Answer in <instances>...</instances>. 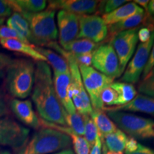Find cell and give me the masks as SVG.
<instances>
[{"mask_svg": "<svg viewBox=\"0 0 154 154\" xmlns=\"http://www.w3.org/2000/svg\"><path fill=\"white\" fill-rule=\"evenodd\" d=\"M53 82L58 99L66 112L69 114L76 112L69 94L71 84L70 72L63 74L54 72Z\"/></svg>", "mask_w": 154, "mask_h": 154, "instance_id": "obj_16", "label": "cell"}, {"mask_svg": "<svg viewBox=\"0 0 154 154\" xmlns=\"http://www.w3.org/2000/svg\"><path fill=\"white\" fill-rule=\"evenodd\" d=\"M7 26L26 38L29 43H32L33 38L31 33L29 24L26 19L18 12H13V14L7 19Z\"/></svg>", "mask_w": 154, "mask_h": 154, "instance_id": "obj_25", "label": "cell"}, {"mask_svg": "<svg viewBox=\"0 0 154 154\" xmlns=\"http://www.w3.org/2000/svg\"><path fill=\"white\" fill-rule=\"evenodd\" d=\"M111 87L118 94V99L113 106H124L130 103L137 95V91L133 84L125 82H113Z\"/></svg>", "mask_w": 154, "mask_h": 154, "instance_id": "obj_24", "label": "cell"}, {"mask_svg": "<svg viewBox=\"0 0 154 154\" xmlns=\"http://www.w3.org/2000/svg\"><path fill=\"white\" fill-rule=\"evenodd\" d=\"M36 67L32 61L13 59L5 74L6 88L15 99H24L32 93Z\"/></svg>", "mask_w": 154, "mask_h": 154, "instance_id": "obj_2", "label": "cell"}, {"mask_svg": "<svg viewBox=\"0 0 154 154\" xmlns=\"http://www.w3.org/2000/svg\"><path fill=\"white\" fill-rule=\"evenodd\" d=\"M32 101L42 120L61 126H67L64 110L58 99L54 86L51 70L47 63H36Z\"/></svg>", "mask_w": 154, "mask_h": 154, "instance_id": "obj_1", "label": "cell"}, {"mask_svg": "<svg viewBox=\"0 0 154 154\" xmlns=\"http://www.w3.org/2000/svg\"><path fill=\"white\" fill-rule=\"evenodd\" d=\"M72 139L66 134L44 127L32 137L16 154H52L69 149Z\"/></svg>", "mask_w": 154, "mask_h": 154, "instance_id": "obj_3", "label": "cell"}, {"mask_svg": "<svg viewBox=\"0 0 154 154\" xmlns=\"http://www.w3.org/2000/svg\"><path fill=\"white\" fill-rule=\"evenodd\" d=\"M94 52V51H93ZM93 52L82 54H74L78 65L84 66H90L92 63V56Z\"/></svg>", "mask_w": 154, "mask_h": 154, "instance_id": "obj_36", "label": "cell"}, {"mask_svg": "<svg viewBox=\"0 0 154 154\" xmlns=\"http://www.w3.org/2000/svg\"><path fill=\"white\" fill-rule=\"evenodd\" d=\"M138 91L143 95L154 98V76L143 79L138 86Z\"/></svg>", "mask_w": 154, "mask_h": 154, "instance_id": "obj_32", "label": "cell"}, {"mask_svg": "<svg viewBox=\"0 0 154 154\" xmlns=\"http://www.w3.org/2000/svg\"><path fill=\"white\" fill-rule=\"evenodd\" d=\"M102 154H108V149L104 143L102 145Z\"/></svg>", "mask_w": 154, "mask_h": 154, "instance_id": "obj_48", "label": "cell"}, {"mask_svg": "<svg viewBox=\"0 0 154 154\" xmlns=\"http://www.w3.org/2000/svg\"><path fill=\"white\" fill-rule=\"evenodd\" d=\"M138 145L139 143H138L137 140H136V138L133 137L128 138V140L126 142V148H125V152L127 153H131V152L136 151L138 149Z\"/></svg>", "mask_w": 154, "mask_h": 154, "instance_id": "obj_40", "label": "cell"}, {"mask_svg": "<svg viewBox=\"0 0 154 154\" xmlns=\"http://www.w3.org/2000/svg\"><path fill=\"white\" fill-rule=\"evenodd\" d=\"M91 64L94 69L113 80L122 74L119 59L110 44H103L94 50Z\"/></svg>", "mask_w": 154, "mask_h": 154, "instance_id": "obj_10", "label": "cell"}, {"mask_svg": "<svg viewBox=\"0 0 154 154\" xmlns=\"http://www.w3.org/2000/svg\"><path fill=\"white\" fill-rule=\"evenodd\" d=\"M0 154H11V153L9 150L0 147Z\"/></svg>", "mask_w": 154, "mask_h": 154, "instance_id": "obj_46", "label": "cell"}, {"mask_svg": "<svg viewBox=\"0 0 154 154\" xmlns=\"http://www.w3.org/2000/svg\"><path fill=\"white\" fill-rule=\"evenodd\" d=\"M9 108L15 116L27 126L38 129L42 126L30 100L13 99L9 101Z\"/></svg>", "mask_w": 154, "mask_h": 154, "instance_id": "obj_15", "label": "cell"}, {"mask_svg": "<svg viewBox=\"0 0 154 154\" xmlns=\"http://www.w3.org/2000/svg\"><path fill=\"white\" fill-rule=\"evenodd\" d=\"M9 106L5 92L0 88V117L7 116L10 113Z\"/></svg>", "mask_w": 154, "mask_h": 154, "instance_id": "obj_37", "label": "cell"}, {"mask_svg": "<svg viewBox=\"0 0 154 154\" xmlns=\"http://www.w3.org/2000/svg\"><path fill=\"white\" fill-rule=\"evenodd\" d=\"M153 66H154V42H153V47H152L151 54H150L149 61H148L147 64H146V66H145V68H144V70L143 72V79L149 74V72H151V70L153 69Z\"/></svg>", "mask_w": 154, "mask_h": 154, "instance_id": "obj_39", "label": "cell"}, {"mask_svg": "<svg viewBox=\"0 0 154 154\" xmlns=\"http://www.w3.org/2000/svg\"><path fill=\"white\" fill-rule=\"evenodd\" d=\"M79 32L77 38H87L98 44L108 36V26L97 15H79Z\"/></svg>", "mask_w": 154, "mask_h": 154, "instance_id": "obj_12", "label": "cell"}, {"mask_svg": "<svg viewBox=\"0 0 154 154\" xmlns=\"http://www.w3.org/2000/svg\"><path fill=\"white\" fill-rule=\"evenodd\" d=\"M61 47L65 51L73 54H82L93 52L94 50L97 49L98 46L97 44L87 38H79L65 44Z\"/></svg>", "mask_w": 154, "mask_h": 154, "instance_id": "obj_27", "label": "cell"}, {"mask_svg": "<svg viewBox=\"0 0 154 154\" xmlns=\"http://www.w3.org/2000/svg\"><path fill=\"white\" fill-rule=\"evenodd\" d=\"M125 154H154V151L153 150L149 149V148L144 146L139 143L138 149L136 151L131 152V153H127L125 152Z\"/></svg>", "mask_w": 154, "mask_h": 154, "instance_id": "obj_42", "label": "cell"}, {"mask_svg": "<svg viewBox=\"0 0 154 154\" xmlns=\"http://www.w3.org/2000/svg\"><path fill=\"white\" fill-rule=\"evenodd\" d=\"M103 139L109 151L123 152L126 148L128 136L124 131L117 128L116 131L104 136Z\"/></svg>", "mask_w": 154, "mask_h": 154, "instance_id": "obj_26", "label": "cell"}, {"mask_svg": "<svg viewBox=\"0 0 154 154\" xmlns=\"http://www.w3.org/2000/svg\"><path fill=\"white\" fill-rule=\"evenodd\" d=\"M84 121V138L92 148L95 143L96 138L99 136V131L95 124L89 116H83Z\"/></svg>", "mask_w": 154, "mask_h": 154, "instance_id": "obj_29", "label": "cell"}, {"mask_svg": "<svg viewBox=\"0 0 154 154\" xmlns=\"http://www.w3.org/2000/svg\"><path fill=\"white\" fill-rule=\"evenodd\" d=\"M153 42L154 31L151 32L149 41L146 43H140L138 46L134 57L127 64L124 75L121 77L123 82L132 84L138 82L149 61Z\"/></svg>", "mask_w": 154, "mask_h": 154, "instance_id": "obj_11", "label": "cell"}, {"mask_svg": "<svg viewBox=\"0 0 154 154\" xmlns=\"http://www.w3.org/2000/svg\"><path fill=\"white\" fill-rule=\"evenodd\" d=\"M47 47L54 49L66 59L71 75V84L69 87L71 99L77 112L82 116H89L93 111V107L89 96L83 84L79 68L74 55L65 51L56 42L49 44Z\"/></svg>", "mask_w": 154, "mask_h": 154, "instance_id": "obj_4", "label": "cell"}, {"mask_svg": "<svg viewBox=\"0 0 154 154\" xmlns=\"http://www.w3.org/2000/svg\"><path fill=\"white\" fill-rule=\"evenodd\" d=\"M30 130L9 116L0 118V146L19 150L27 143Z\"/></svg>", "mask_w": 154, "mask_h": 154, "instance_id": "obj_8", "label": "cell"}, {"mask_svg": "<svg viewBox=\"0 0 154 154\" xmlns=\"http://www.w3.org/2000/svg\"><path fill=\"white\" fill-rule=\"evenodd\" d=\"M83 84L90 98L93 109L103 110L104 105L101 99L103 90L110 86L113 80L101 74L93 67L78 65Z\"/></svg>", "mask_w": 154, "mask_h": 154, "instance_id": "obj_7", "label": "cell"}, {"mask_svg": "<svg viewBox=\"0 0 154 154\" xmlns=\"http://www.w3.org/2000/svg\"><path fill=\"white\" fill-rule=\"evenodd\" d=\"M153 76H154V66L153 67V69H152L151 70V72H149V74H148L147 76H146L145 78L143 79H146L150 78V77H153Z\"/></svg>", "mask_w": 154, "mask_h": 154, "instance_id": "obj_47", "label": "cell"}, {"mask_svg": "<svg viewBox=\"0 0 154 154\" xmlns=\"http://www.w3.org/2000/svg\"><path fill=\"white\" fill-rule=\"evenodd\" d=\"M12 60L9 56L0 52V79L5 76L6 72Z\"/></svg>", "mask_w": 154, "mask_h": 154, "instance_id": "obj_35", "label": "cell"}, {"mask_svg": "<svg viewBox=\"0 0 154 154\" xmlns=\"http://www.w3.org/2000/svg\"><path fill=\"white\" fill-rule=\"evenodd\" d=\"M14 12L37 13L45 9L47 2L45 0H7Z\"/></svg>", "mask_w": 154, "mask_h": 154, "instance_id": "obj_23", "label": "cell"}, {"mask_svg": "<svg viewBox=\"0 0 154 154\" xmlns=\"http://www.w3.org/2000/svg\"><path fill=\"white\" fill-rule=\"evenodd\" d=\"M65 119L67 127H69L75 134L82 136L84 135V121L83 116L78 112L72 114L65 113Z\"/></svg>", "mask_w": 154, "mask_h": 154, "instance_id": "obj_28", "label": "cell"}, {"mask_svg": "<svg viewBox=\"0 0 154 154\" xmlns=\"http://www.w3.org/2000/svg\"><path fill=\"white\" fill-rule=\"evenodd\" d=\"M48 9H61L77 15H87L97 10L99 1L93 0H57L49 1Z\"/></svg>", "mask_w": 154, "mask_h": 154, "instance_id": "obj_14", "label": "cell"}, {"mask_svg": "<svg viewBox=\"0 0 154 154\" xmlns=\"http://www.w3.org/2000/svg\"><path fill=\"white\" fill-rule=\"evenodd\" d=\"M89 154H102V140L99 136L96 137L95 143L92 146Z\"/></svg>", "mask_w": 154, "mask_h": 154, "instance_id": "obj_41", "label": "cell"}, {"mask_svg": "<svg viewBox=\"0 0 154 154\" xmlns=\"http://www.w3.org/2000/svg\"><path fill=\"white\" fill-rule=\"evenodd\" d=\"M153 31L154 30H152L149 27H145V26L139 29L138 31V38L140 43H146L149 41Z\"/></svg>", "mask_w": 154, "mask_h": 154, "instance_id": "obj_38", "label": "cell"}, {"mask_svg": "<svg viewBox=\"0 0 154 154\" xmlns=\"http://www.w3.org/2000/svg\"><path fill=\"white\" fill-rule=\"evenodd\" d=\"M12 9L7 0H0V26L3 24L5 19L13 14Z\"/></svg>", "mask_w": 154, "mask_h": 154, "instance_id": "obj_33", "label": "cell"}, {"mask_svg": "<svg viewBox=\"0 0 154 154\" xmlns=\"http://www.w3.org/2000/svg\"><path fill=\"white\" fill-rule=\"evenodd\" d=\"M149 2L150 1H149V0H136V1H134V2L136 3V5H140L142 9H144L146 11H147L148 6H149Z\"/></svg>", "mask_w": 154, "mask_h": 154, "instance_id": "obj_43", "label": "cell"}, {"mask_svg": "<svg viewBox=\"0 0 154 154\" xmlns=\"http://www.w3.org/2000/svg\"><path fill=\"white\" fill-rule=\"evenodd\" d=\"M34 47L36 51H38V53L41 54L46 58L48 63L52 67L54 72L63 74V73L69 72L67 61L61 55L58 54L52 50L46 49L44 47H38L35 45H34Z\"/></svg>", "mask_w": 154, "mask_h": 154, "instance_id": "obj_22", "label": "cell"}, {"mask_svg": "<svg viewBox=\"0 0 154 154\" xmlns=\"http://www.w3.org/2000/svg\"><path fill=\"white\" fill-rule=\"evenodd\" d=\"M56 10L47 9L41 12L22 13L29 24L33 42L38 47H47L55 42L58 37V31L55 23Z\"/></svg>", "mask_w": 154, "mask_h": 154, "instance_id": "obj_5", "label": "cell"}, {"mask_svg": "<svg viewBox=\"0 0 154 154\" xmlns=\"http://www.w3.org/2000/svg\"><path fill=\"white\" fill-rule=\"evenodd\" d=\"M120 130L138 139L154 138V120L120 111H106Z\"/></svg>", "mask_w": 154, "mask_h": 154, "instance_id": "obj_6", "label": "cell"}, {"mask_svg": "<svg viewBox=\"0 0 154 154\" xmlns=\"http://www.w3.org/2000/svg\"><path fill=\"white\" fill-rule=\"evenodd\" d=\"M108 154H124L123 152H111L108 151Z\"/></svg>", "mask_w": 154, "mask_h": 154, "instance_id": "obj_49", "label": "cell"}, {"mask_svg": "<svg viewBox=\"0 0 154 154\" xmlns=\"http://www.w3.org/2000/svg\"><path fill=\"white\" fill-rule=\"evenodd\" d=\"M89 116L95 124L99 131V136L102 141H103L104 136L117 130V127L113 121L106 114L103 110L93 109Z\"/></svg>", "mask_w": 154, "mask_h": 154, "instance_id": "obj_21", "label": "cell"}, {"mask_svg": "<svg viewBox=\"0 0 154 154\" xmlns=\"http://www.w3.org/2000/svg\"><path fill=\"white\" fill-rule=\"evenodd\" d=\"M128 2L126 0H109V1L104 2L105 5L103 7V11L105 14L112 12L113 11L123 6L125 4Z\"/></svg>", "mask_w": 154, "mask_h": 154, "instance_id": "obj_34", "label": "cell"}, {"mask_svg": "<svg viewBox=\"0 0 154 154\" xmlns=\"http://www.w3.org/2000/svg\"><path fill=\"white\" fill-rule=\"evenodd\" d=\"M145 11L141 7H139L134 2L126 3L112 12L104 14L102 16V19L106 25H112L119 22L124 20L133 15Z\"/></svg>", "mask_w": 154, "mask_h": 154, "instance_id": "obj_19", "label": "cell"}, {"mask_svg": "<svg viewBox=\"0 0 154 154\" xmlns=\"http://www.w3.org/2000/svg\"><path fill=\"white\" fill-rule=\"evenodd\" d=\"M153 21H154V19L151 18L150 14L147 12L143 11V12L137 13L116 24L109 25L108 26V34L109 33V36L111 35V38L119 32L140 27V24H147V27L154 30V24L152 22Z\"/></svg>", "mask_w": 154, "mask_h": 154, "instance_id": "obj_17", "label": "cell"}, {"mask_svg": "<svg viewBox=\"0 0 154 154\" xmlns=\"http://www.w3.org/2000/svg\"><path fill=\"white\" fill-rule=\"evenodd\" d=\"M0 44L6 49L23 54L36 61H44V62L47 61V59L43 55L34 49L33 44L24 43L17 39H6V38L0 39Z\"/></svg>", "mask_w": 154, "mask_h": 154, "instance_id": "obj_20", "label": "cell"}, {"mask_svg": "<svg viewBox=\"0 0 154 154\" xmlns=\"http://www.w3.org/2000/svg\"><path fill=\"white\" fill-rule=\"evenodd\" d=\"M59 40L61 47L74 41L79 32V15L60 10L57 14Z\"/></svg>", "mask_w": 154, "mask_h": 154, "instance_id": "obj_13", "label": "cell"}, {"mask_svg": "<svg viewBox=\"0 0 154 154\" xmlns=\"http://www.w3.org/2000/svg\"><path fill=\"white\" fill-rule=\"evenodd\" d=\"M146 12L150 15H153L154 16V0L149 2V6H148V9Z\"/></svg>", "mask_w": 154, "mask_h": 154, "instance_id": "obj_44", "label": "cell"}, {"mask_svg": "<svg viewBox=\"0 0 154 154\" xmlns=\"http://www.w3.org/2000/svg\"><path fill=\"white\" fill-rule=\"evenodd\" d=\"M52 154H75V153H74V151H73L72 149H67L63 150V151H59V152H57V153H54Z\"/></svg>", "mask_w": 154, "mask_h": 154, "instance_id": "obj_45", "label": "cell"}, {"mask_svg": "<svg viewBox=\"0 0 154 154\" xmlns=\"http://www.w3.org/2000/svg\"><path fill=\"white\" fill-rule=\"evenodd\" d=\"M117 99L118 94L114 89L111 87V86L104 88L101 92V99L103 105H106L107 107L113 106Z\"/></svg>", "mask_w": 154, "mask_h": 154, "instance_id": "obj_31", "label": "cell"}, {"mask_svg": "<svg viewBox=\"0 0 154 154\" xmlns=\"http://www.w3.org/2000/svg\"><path fill=\"white\" fill-rule=\"evenodd\" d=\"M6 38V39H17L19 41L24 42L26 44H30L27 40L22 35H20L18 32L14 29H11L7 26L2 25L0 26V39Z\"/></svg>", "mask_w": 154, "mask_h": 154, "instance_id": "obj_30", "label": "cell"}, {"mask_svg": "<svg viewBox=\"0 0 154 154\" xmlns=\"http://www.w3.org/2000/svg\"><path fill=\"white\" fill-rule=\"evenodd\" d=\"M138 29L139 27L124 31L111 38L110 44L119 59L121 74L124 72L127 64L136 49Z\"/></svg>", "mask_w": 154, "mask_h": 154, "instance_id": "obj_9", "label": "cell"}, {"mask_svg": "<svg viewBox=\"0 0 154 154\" xmlns=\"http://www.w3.org/2000/svg\"><path fill=\"white\" fill-rule=\"evenodd\" d=\"M103 111H129L134 112L146 113L154 116V98L137 94L130 103L124 106L111 107H103Z\"/></svg>", "mask_w": 154, "mask_h": 154, "instance_id": "obj_18", "label": "cell"}]
</instances>
